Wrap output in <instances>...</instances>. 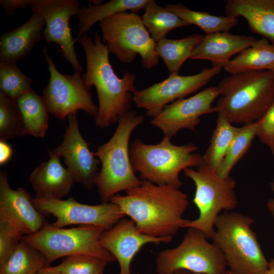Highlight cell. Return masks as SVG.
<instances>
[{
    "label": "cell",
    "mask_w": 274,
    "mask_h": 274,
    "mask_svg": "<svg viewBox=\"0 0 274 274\" xmlns=\"http://www.w3.org/2000/svg\"><path fill=\"white\" fill-rule=\"evenodd\" d=\"M110 199L135 223L142 233L155 237H173L189 219L183 218L188 195L179 188L142 180L140 184Z\"/></svg>",
    "instance_id": "6da1fadb"
},
{
    "label": "cell",
    "mask_w": 274,
    "mask_h": 274,
    "mask_svg": "<svg viewBox=\"0 0 274 274\" xmlns=\"http://www.w3.org/2000/svg\"><path fill=\"white\" fill-rule=\"evenodd\" d=\"M83 47L86 58V71L82 76L85 87L94 86L97 93L98 110L94 118L100 128L118 122L130 111L136 75L124 71L122 78L115 73L109 59V51L97 31L94 41L85 33L77 40Z\"/></svg>",
    "instance_id": "7a4b0ae2"
},
{
    "label": "cell",
    "mask_w": 274,
    "mask_h": 274,
    "mask_svg": "<svg viewBox=\"0 0 274 274\" xmlns=\"http://www.w3.org/2000/svg\"><path fill=\"white\" fill-rule=\"evenodd\" d=\"M220 97L213 107L232 124L257 122L274 98V77L269 71H255L230 75L217 86Z\"/></svg>",
    "instance_id": "3957f363"
},
{
    "label": "cell",
    "mask_w": 274,
    "mask_h": 274,
    "mask_svg": "<svg viewBox=\"0 0 274 274\" xmlns=\"http://www.w3.org/2000/svg\"><path fill=\"white\" fill-rule=\"evenodd\" d=\"M144 120V116L135 111L126 112L119 118L110 140L94 153L101 164L95 185L102 202H109L119 192L135 187L141 182L132 166L129 142L133 131Z\"/></svg>",
    "instance_id": "277c9868"
},
{
    "label": "cell",
    "mask_w": 274,
    "mask_h": 274,
    "mask_svg": "<svg viewBox=\"0 0 274 274\" xmlns=\"http://www.w3.org/2000/svg\"><path fill=\"white\" fill-rule=\"evenodd\" d=\"M253 223L250 216L233 211L221 213L216 220L212 243L233 274H264L268 268V261L252 228Z\"/></svg>",
    "instance_id": "5b68a950"
},
{
    "label": "cell",
    "mask_w": 274,
    "mask_h": 274,
    "mask_svg": "<svg viewBox=\"0 0 274 274\" xmlns=\"http://www.w3.org/2000/svg\"><path fill=\"white\" fill-rule=\"evenodd\" d=\"M197 150L193 143L175 145L164 136L157 144L134 140L129 146V154L133 169L142 180L180 189L182 185L180 173L202 163V156L195 152Z\"/></svg>",
    "instance_id": "8992f818"
},
{
    "label": "cell",
    "mask_w": 274,
    "mask_h": 274,
    "mask_svg": "<svg viewBox=\"0 0 274 274\" xmlns=\"http://www.w3.org/2000/svg\"><path fill=\"white\" fill-rule=\"evenodd\" d=\"M183 172L185 176L194 183L192 201L199 212L197 218L189 220L184 228L197 229L211 239L220 212L231 211L236 208L235 181L231 176L222 178L216 170L202 164L196 169L188 168Z\"/></svg>",
    "instance_id": "52a82bcc"
},
{
    "label": "cell",
    "mask_w": 274,
    "mask_h": 274,
    "mask_svg": "<svg viewBox=\"0 0 274 274\" xmlns=\"http://www.w3.org/2000/svg\"><path fill=\"white\" fill-rule=\"evenodd\" d=\"M105 230L88 225L59 228L47 222L38 232L25 235L22 239L45 256L47 266L58 259L75 255L90 256L111 262L116 260L115 257L100 243Z\"/></svg>",
    "instance_id": "ba28073f"
},
{
    "label": "cell",
    "mask_w": 274,
    "mask_h": 274,
    "mask_svg": "<svg viewBox=\"0 0 274 274\" xmlns=\"http://www.w3.org/2000/svg\"><path fill=\"white\" fill-rule=\"evenodd\" d=\"M102 41L120 61L130 63L139 55L141 64L151 70L158 63L156 43L136 13L122 12L99 22Z\"/></svg>",
    "instance_id": "9c48e42d"
},
{
    "label": "cell",
    "mask_w": 274,
    "mask_h": 274,
    "mask_svg": "<svg viewBox=\"0 0 274 274\" xmlns=\"http://www.w3.org/2000/svg\"><path fill=\"white\" fill-rule=\"evenodd\" d=\"M201 231L188 228L176 247L160 251L156 259L158 274L185 270L198 274H223L226 263L223 253Z\"/></svg>",
    "instance_id": "30bf717a"
},
{
    "label": "cell",
    "mask_w": 274,
    "mask_h": 274,
    "mask_svg": "<svg viewBox=\"0 0 274 274\" xmlns=\"http://www.w3.org/2000/svg\"><path fill=\"white\" fill-rule=\"evenodd\" d=\"M43 54L50 74L49 82L43 92L49 113L63 120L78 110H82L95 118L98 109L85 87L81 72H74L73 75L61 74L45 48Z\"/></svg>",
    "instance_id": "8fae6325"
},
{
    "label": "cell",
    "mask_w": 274,
    "mask_h": 274,
    "mask_svg": "<svg viewBox=\"0 0 274 274\" xmlns=\"http://www.w3.org/2000/svg\"><path fill=\"white\" fill-rule=\"evenodd\" d=\"M32 202L43 214L55 217L56 220L52 225L59 228L80 225L98 226L107 230L125 216L120 208L111 201L89 205L79 202L73 197L63 200L36 196Z\"/></svg>",
    "instance_id": "7c38bea8"
},
{
    "label": "cell",
    "mask_w": 274,
    "mask_h": 274,
    "mask_svg": "<svg viewBox=\"0 0 274 274\" xmlns=\"http://www.w3.org/2000/svg\"><path fill=\"white\" fill-rule=\"evenodd\" d=\"M223 67L212 65L205 67L192 75L170 74L163 81L145 89H136L132 93L135 106L146 111L147 115L154 118L167 105L198 90L213 78L221 73Z\"/></svg>",
    "instance_id": "4fadbf2b"
},
{
    "label": "cell",
    "mask_w": 274,
    "mask_h": 274,
    "mask_svg": "<svg viewBox=\"0 0 274 274\" xmlns=\"http://www.w3.org/2000/svg\"><path fill=\"white\" fill-rule=\"evenodd\" d=\"M80 8L77 0H34L30 7L33 13L45 21L43 37L46 42L60 46L62 56L72 65L74 72H81L83 69L77 58L69 22Z\"/></svg>",
    "instance_id": "5bb4252c"
},
{
    "label": "cell",
    "mask_w": 274,
    "mask_h": 274,
    "mask_svg": "<svg viewBox=\"0 0 274 274\" xmlns=\"http://www.w3.org/2000/svg\"><path fill=\"white\" fill-rule=\"evenodd\" d=\"M220 95L217 86L206 88L191 97L167 105L153 118L151 123L159 128L164 136L170 139L183 129L195 132L200 122V117L214 113L212 104Z\"/></svg>",
    "instance_id": "9a60e30c"
},
{
    "label": "cell",
    "mask_w": 274,
    "mask_h": 274,
    "mask_svg": "<svg viewBox=\"0 0 274 274\" xmlns=\"http://www.w3.org/2000/svg\"><path fill=\"white\" fill-rule=\"evenodd\" d=\"M67 117L68 123L63 141L52 150L63 158L74 182L90 189L95 185L100 162L81 134L77 113Z\"/></svg>",
    "instance_id": "2e32d148"
},
{
    "label": "cell",
    "mask_w": 274,
    "mask_h": 274,
    "mask_svg": "<svg viewBox=\"0 0 274 274\" xmlns=\"http://www.w3.org/2000/svg\"><path fill=\"white\" fill-rule=\"evenodd\" d=\"M173 237H155L141 233L130 218H122L114 226L105 230L100 239L101 246L117 260L118 274H131V262L141 248L150 243H169Z\"/></svg>",
    "instance_id": "e0dca14e"
},
{
    "label": "cell",
    "mask_w": 274,
    "mask_h": 274,
    "mask_svg": "<svg viewBox=\"0 0 274 274\" xmlns=\"http://www.w3.org/2000/svg\"><path fill=\"white\" fill-rule=\"evenodd\" d=\"M0 215L25 235L36 233L47 222L29 193L23 188H11L4 170L0 172Z\"/></svg>",
    "instance_id": "ac0fdd59"
},
{
    "label": "cell",
    "mask_w": 274,
    "mask_h": 274,
    "mask_svg": "<svg viewBox=\"0 0 274 274\" xmlns=\"http://www.w3.org/2000/svg\"><path fill=\"white\" fill-rule=\"evenodd\" d=\"M257 40L251 36L229 32L207 34L194 49L190 59L210 60L212 65L223 68L233 56L250 47Z\"/></svg>",
    "instance_id": "d6986e66"
},
{
    "label": "cell",
    "mask_w": 274,
    "mask_h": 274,
    "mask_svg": "<svg viewBox=\"0 0 274 274\" xmlns=\"http://www.w3.org/2000/svg\"><path fill=\"white\" fill-rule=\"evenodd\" d=\"M50 158L36 167L29 181L36 196L62 199L71 191L74 180L67 168L60 163V157L49 150Z\"/></svg>",
    "instance_id": "ffe728a7"
},
{
    "label": "cell",
    "mask_w": 274,
    "mask_h": 274,
    "mask_svg": "<svg viewBox=\"0 0 274 274\" xmlns=\"http://www.w3.org/2000/svg\"><path fill=\"white\" fill-rule=\"evenodd\" d=\"M44 19L33 13L23 24L0 37V60L17 62L29 53L43 37Z\"/></svg>",
    "instance_id": "44dd1931"
},
{
    "label": "cell",
    "mask_w": 274,
    "mask_h": 274,
    "mask_svg": "<svg viewBox=\"0 0 274 274\" xmlns=\"http://www.w3.org/2000/svg\"><path fill=\"white\" fill-rule=\"evenodd\" d=\"M225 12L244 18L251 31L274 45V0H228Z\"/></svg>",
    "instance_id": "7402d4cb"
},
{
    "label": "cell",
    "mask_w": 274,
    "mask_h": 274,
    "mask_svg": "<svg viewBox=\"0 0 274 274\" xmlns=\"http://www.w3.org/2000/svg\"><path fill=\"white\" fill-rule=\"evenodd\" d=\"M149 0H111L95 6L88 2L87 6L80 8L77 17L78 20V33L74 39H77L87 33L96 22L107 19L115 14L129 10L136 13L145 8Z\"/></svg>",
    "instance_id": "603a6c76"
},
{
    "label": "cell",
    "mask_w": 274,
    "mask_h": 274,
    "mask_svg": "<svg viewBox=\"0 0 274 274\" xmlns=\"http://www.w3.org/2000/svg\"><path fill=\"white\" fill-rule=\"evenodd\" d=\"M230 75L255 71H274V45L262 38L246 48L223 67Z\"/></svg>",
    "instance_id": "cb8c5ba5"
},
{
    "label": "cell",
    "mask_w": 274,
    "mask_h": 274,
    "mask_svg": "<svg viewBox=\"0 0 274 274\" xmlns=\"http://www.w3.org/2000/svg\"><path fill=\"white\" fill-rule=\"evenodd\" d=\"M16 102L27 135L44 137L48 127L49 113L43 96L31 89Z\"/></svg>",
    "instance_id": "d4e9b609"
},
{
    "label": "cell",
    "mask_w": 274,
    "mask_h": 274,
    "mask_svg": "<svg viewBox=\"0 0 274 274\" xmlns=\"http://www.w3.org/2000/svg\"><path fill=\"white\" fill-rule=\"evenodd\" d=\"M204 36L198 33L177 39L166 38L156 43V51L163 60L170 74L178 72Z\"/></svg>",
    "instance_id": "484cf974"
},
{
    "label": "cell",
    "mask_w": 274,
    "mask_h": 274,
    "mask_svg": "<svg viewBox=\"0 0 274 274\" xmlns=\"http://www.w3.org/2000/svg\"><path fill=\"white\" fill-rule=\"evenodd\" d=\"M165 8L186 23L194 24L206 33L229 32L238 23V19L231 16H216L209 13L189 9L182 4H168Z\"/></svg>",
    "instance_id": "4316f807"
},
{
    "label": "cell",
    "mask_w": 274,
    "mask_h": 274,
    "mask_svg": "<svg viewBox=\"0 0 274 274\" xmlns=\"http://www.w3.org/2000/svg\"><path fill=\"white\" fill-rule=\"evenodd\" d=\"M46 266L45 256L22 239L7 260L0 265V274H36Z\"/></svg>",
    "instance_id": "83f0119b"
},
{
    "label": "cell",
    "mask_w": 274,
    "mask_h": 274,
    "mask_svg": "<svg viewBox=\"0 0 274 274\" xmlns=\"http://www.w3.org/2000/svg\"><path fill=\"white\" fill-rule=\"evenodd\" d=\"M141 16L143 22L155 43L165 38L172 30L189 24L177 15L157 5L154 1L149 2Z\"/></svg>",
    "instance_id": "f1b7e54d"
},
{
    "label": "cell",
    "mask_w": 274,
    "mask_h": 274,
    "mask_svg": "<svg viewBox=\"0 0 274 274\" xmlns=\"http://www.w3.org/2000/svg\"><path fill=\"white\" fill-rule=\"evenodd\" d=\"M239 127L233 125L221 115L218 114L216 125L209 146L202 156L201 164L209 166L217 170Z\"/></svg>",
    "instance_id": "f546056e"
},
{
    "label": "cell",
    "mask_w": 274,
    "mask_h": 274,
    "mask_svg": "<svg viewBox=\"0 0 274 274\" xmlns=\"http://www.w3.org/2000/svg\"><path fill=\"white\" fill-rule=\"evenodd\" d=\"M257 136V123L243 125L232 141L217 172L222 178L230 176L234 166L244 156L251 147L254 138Z\"/></svg>",
    "instance_id": "4dcf8cb0"
},
{
    "label": "cell",
    "mask_w": 274,
    "mask_h": 274,
    "mask_svg": "<svg viewBox=\"0 0 274 274\" xmlns=\"http://www.w3.org/2000/svg\"><path fill=\"white\" fill-rule=\"evenodd\" d=\"M32 79L20 70L16 62L0 60V90L16 100L31 89Z\"/></svg>",
    "instance_id": "1f68e13d"
},
{
    "label": "cell",
    "mask_w": 274,
    "mask_h": 274,
    "mask_svg": "<svg viewBox=\"0 0 274 274\" xmlns=\"http://www.w3.org/2000/svg\"><path fill=\"white\" fill-rule=\"evenodd\" d=\"M27 135L16 100L0 92V139Z\"/></svg>",
    "instance_id": "d6a6232c"
},
{
    "label": "cell",
    "mask_w": 274,
    "mask_h": 274,
    "mask_svg": "<svg viewBox=\"0 0 274 274\" xmlns=\"http://www.w3.org/2000/svg\"><path fill=\"white\" fill-rule=\"evenodd\" d=\"M108 263L90 256L75 255L64 257L59 264L50 267L62 274H103Z\"/></svg>",
    "instance_id": "836d02e7"
},
{
    "label": "cell",
    "mask_w": 274,
    "mask_h": 274,
    "mask_svg": "<svg viewBox=\"0 0 274 274\" xmlns=\"http://www.w3.org/2000/svg\"><path fill=\"white\" fill-rule=\"evenodd\" d=\"M21 233L0 215V265L4 263L22 240Z\"/></svg>",
    "instance_id": "e575fe53"
},
{
    "label": "cell",
    "mask_w": 274,
    "mask_h": 274,
    "mask_svg": "<svg viewBox=\"0 0 274 274\" xmlns=\"http://www.w3.org/2000/svg\"><path fill=\"white\" fill-rule=\"evenodd\" d=\"M256 123L257 136L262 144L269 147L274 140V98Z\"/></svg>",
    "instance_id": "d590c367"
},
{
    "label": "cell",
    "mask_w": 274,
    "mask_h": 274,
    "mask_svg": "<svg viewBox=\"0 0 274 274\" xmlns=\"http://www.w3.org/2000/svg\"><path fill=\"white\" fill-rule=\"evenodd\" d=\"M33 1L34 0H1L0 4L7 15H12L17 10L30 7Z\"/></svg>",
    "instance_id": "8d00e7d4"
},
{
    "label": "cell",
    "mask_w": 274,
    "mask_h": 274,
    "mask_svg": "<svg viewBox=\"0 0 274 274\" xmlns=\"http://www.w3.org/2000/svg\"><path fill=\"white\" fill-rule=\"evenodd\" d=\"M12 154L11 146L6 141H0V164L2 165L7 162Z\"/></svg>",
    "instance_id": "74e56055"
},
{
    "label": "cell",
    "mask_w": 274,
    "mask_h": 274,
    "mask_svg": "<svg viewBox=\"0 0 274 274\" xmlns=\"http://www.w3.org/2000/svg\"><path fill=\"white\" fill-rule=\"evenodd\" d=\"M271 190L274 194V178L270 184ZM266 207L271 215L274 218V198L269 199L267 203Z\"/></svg>",
    "instance_id": "f35d334b"
},
{
    "label": "cell",
    "mask_w": 274,
    "mask_h": 274,
    "mask_svg": "<svg viewBox=\"0 0 274 274\" xmlns=\"http://www.w3.org/2000/svg\"><path fill=\"white\" fill-rule=\"evenodd\" d=\"M36 274H62L60 272L52 269L50 266H46L39 270Z\"/></svg>",
    "instance_id": "ab89813d"
},
{
    "label": "cell",
    "mask_w": 274,
    "mask_h": 274,
    "mask_svg": "<svg viewBox=\"0 0 274 274\" xmlns=\"http://www.w3.org/2000/svg\"><path fill=\"white\" fill-rule=\"evenodd\" d=\"M170 274H198L185 270H176Z\"/></svg>",
    "instance_id": "60d3db41"
},
{
    "label": "cell",
    "mask_w": 274,
    "mask_h": 274,
    "mask_svg": "<svg viewBox=\"0 0 274 274\" xmlns=\"http://www.w3.org/2000/svg\"><path fill=\"white\" fill-rule=\"evenodd\" d=\"M264 274H274V266L268 262V268Z\"/></svg>",
    "instance_id": "b9f144b4"
},
{
    "label": "cell",
    "mask_w": 274,
    "mask_h": 274,
    "mask_svg": "<svg viewBox=\"0 0 274 274\" xmlns=\"http://www.w3.org/2000/svg\"><path fill=\"white\" fill-rule=\"evenodd\" d=\"M270 152L272 155H274V140L270 146L269 147Z\"/></svg>",
    "instance_id": "7bdbcfd3"
},
{
    "label": "cell",
    "mask_w": 274,
    "mask_h": 274,
    "mask_svg": "<svg viewBox=\"0 0 274 274\" xmlns=\"http://www.w3.org/2000/svg\"><path fill=\"white\" fill-rule=\"evenodd\" d=\"M268 262L271 264V265L274 266V259H272L270 260Z\"/></svg>",
    "instance_id": "ee69618b"
},
{
    "label": "cell",
    "mask_w": 274,
    "mask_h": 274,
    "mask_svg": "<svg viewBox=\"0 0 274 274\" xmlns=\"http://www.w3.org/2000/svg\"><path fill=\"white\" fill-rule=\"evenodd\" d=\"M223 274H233L229 270H226V271Z\"/></svg>",
    "instance_id": "f6af8a7d"
},
{
    "label": "cell",
    "mask_w": 274,
    "mask_h": 274,
    "mask_svg": "<svg viewBox=\"0 0 274 274\" xmlns=\"http://www.w3.org/2000/svg\"><path fill=\"white\" fill-rule=\"evenodd\" d=\"M273 74V77H274V71L272 72Z\"/></svg>",
    "instance_id": "bcb514c9"
}]
</instances>
